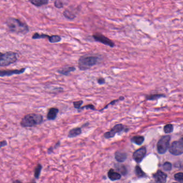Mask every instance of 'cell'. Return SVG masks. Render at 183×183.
Listing matches in <instances>:
<instances>
[{"instance_id":"obj_1","label":"cell","mask_w":183,"mask_h":183,"mask_svg":"<svg viewBox=\"0 0 183 183\" xmlns=\"http://www.w3.org/2000/svg\"><path fill=\"white\" fill-rule=\"evenodd\" d=\"M5 25L9 32L17 35H26L29 31V28L26 24L15 18H8L5 22Z\"/></svg>"},{"instance_id":"obj_2","label":"cell","mask_w":183,"mask_h":183,"mask_svg":"<svg viewBox=\"0 0 183 183\" xmlns=\"http://www.w3.org/2000/svg\"><path fill=\"white\" fill-rule=\"evenodd\" d=\"M43 121V116L40 114H27L22 119L21 126L24 128L33 127L42 124Z\"/></svg>"},{"instance_id":"obj_3","label":"cell","mask_w":183,"mask_h":183,"mask_svg":"<svg viewBox=\"0 0 183 183\" xmlns=\"http://www.w3.org/2000/svg\"><path fill=\"white\" fill-rule=\"evenodd\" d=\"M100 58L97 56H81L78 61V67L80 70H87L98 64Z\"/></svg>"},{"instance_id":"obj_4","label":"cell","mask_w":183,"mask_h":183,"mask_svg":"<svg viewBox=\"0 0 183 183\" xmlns=\"http://www.w3.org/2000/svg\"><path fill=\"white\" fill-rule=\"evenodd\" d=\"M17 54L14 52L1 53L0 56V66L5 67L13 64L17 61Z\"/></svg>"},{"instance_id":"obj_5","label":"cell","mask_w":183,"mask_h":183,"mask_svg":"<svg viewBox=\"0 0 183 183\" xmlns=\"http://www.w3.org/2000/svg\"><path fill=\"white\" fill-rule=\"evenodd\" d=\"M171 137L169 135H165L162 137L157 144V149L158 153L161 154H164L169 149L170 141Z\"/></svg>"},{"instance_id":"obj_6","label":"cell","mask_w":183,"mask_h":183,"mask_svg":"<svg viewBox=\"0 0 183 183\" xmlns=\"http://www.w3.org/2000/svg\"><path fill=\"white\" fill-rule=\"evenodd\" d=\"M93 37L96 42H99L105 45L110 47L115 46V44L111 40L100 33H96L93 35Z\"/></svg>"},{"instance_id":"obj_7","label":"cell","mask_w":183,"mask_h":183,"mask_svg":"<svg viewBox=\"0 0 183 183\" xmlns=\"http://www.w3.org/2000/svg\"><path fill=\"white\" fill-rule=\"evenodd\" d=\"M169 152L175 156L181 155L183 153V144L180 141H174L170 147Z\"/></svg>"},{"instance_id":"obj_8","label":"cell","mask_w":183,"mask_h":183,"mask_svg":"<svg viewBox=\"0 0 183 183\" xmlns=\"http://www.w3.org/2000/svg\"><path fill=\"white\" fill-rule=\"evenodd\" d=\"M124 129H125V126L123 125V124H117L114 126V127L112 128L110 130L105 133L103 136L105 139H111L114 137L117 133L122 132Z\"/></svg>"},{"instance_id":"obj_9","label":"cell","mask_w":183,"mask_h":183,"mask_svg":"<svg viewBox=\"0 0 183 183\" xmlns=\"http://www.w3.org/2000/svg\"><path fill=\"white\" fill-rule=\"evenodd\" d=\"M26 68H23L20 69L1 70L0 71V76L1 77L5 76H10L13 75H19L24 73L25 71Z\"/></svg>"},{"instance_id":"obj_10","label":"cell","mask_w":183,"mask_h":183,"mask_svg":"<svg viewBox=\"0 0 183 183\" xmlns=\"http://www.w3.org/2000/svg\"><path fill=\"white\" fill-rule=\"evenodd\" d=\"M146 154V148L145 147H142L137 149L133 154V158L137 163H140L144 159Z\"/></svg>"},{"instance_id":"obj_11","label":"cell","mask_w":183,"mask_h":183,"mask_svg":"<svg viewBox=\"0 0 183 183\" xmlns=\"http://www.w3.org/2000/svg\"><path fill=\"white\" fill-rule=\"evenodd\" d=\"M154 178L156 182L159 183H164L167 181V174L164 172L158 170L156 174L154 175Z\"/></svg>"},{"instance_id":"obj_12","label":"cell","mask_w":183,"mask_h":183,"mask_svg":"<svg viewBox=\"0 0 183 183\" xmlns=\"http://www.w3.org/2000/svg\"><path fill=\"white\" fill-rule=\"evenodd\" d=\"M59 110L56 107H51L49 109L47 114V119L49 120H54L57 117Z\"/></svg>"},{"instance_id":"obj_13","label":"cell","mask_w":183,"mask_h":183,"mask_svg":"<svg viewBox=\"0 0 183 183\" xmlns=\"http://www.w3.org/2000/svg\"><path fill=\"white\" fill-rule=\"evenodd\" d=\"M107 176L111 181H116L120 179L121 178V174H120L118 172H117L113 169H111L109 170L107 173Z\"/></svg>"},{"instance_id":"obj_14","label":"cell","mask_w":183,"mask_h":183,"mask_svg":"<svg viewBox=\"0 0 183 183\" xmlns=\"http://www.w3.org/2000/svg\"><path fill=\"white\" fill-rule=\"evenodd\" d=\"M76 70V68L74 66H65L64 67L61 68L60 69H58L57 72L60 74L68 76L69 75L71 72H74Z\"/></svg>"},{"instance_id":"obj_15","label":"cell","mask_w":183,"mask_h":183,"mask_svg":"<svg viewBox=\"0 0 183 183\" xmlns=\"http://www.w3.org/2000/svg\"><path fill=\"white\" fill-rule=\"evenodd\" d=\"M115 159L118 162H124L127 159V154L121 151H117L114 154Z\"/></svg>"},{"instance_id":"obj_16","label":"cell","mask_w":183,"mask_h":183,"mask_svg":"<svg viewBox=\"0 0 183 183\" xmlns=\"http://www.w3.org/2000/svg\"><path fill=\"white\" fill-rule=\"evenodd\" d=\"M82 128L79 127H76L72 128L69 131V133L68 134V137L69 138H73L77 136H79L80 135L82 134Z\"/></svg>"},{"instance_id":"obj_17","label":"cell","mask_w":183,"mask_h":183,"mask_svg":"<svg viewBox=\"0 0 183 183\" xmlns=\"http://www.w3.org/2000/svg\"><path fill=\"white\" fill-rule=\"evenodd\" d=\"M63 16L67 19L69 20H73L76 18V15L73 12H71L69 9H66L63 12Z\"/></svg>"},{"instance_id":"obj_18","label":"cell","mask_w":183,"mask_h":183,"mask_svg":"<svg viewBox=\"0 0 183 183\" xmlns=\"http://www.w3.org/2000/svg\"><path fill=\"white\" fill-rule=\"evenodd\" d=\"M31 4L37 7H41L49 3V0H29Z\"/></svg>"},{"instance_id":"obj_19","label":"cell","mask_w":183,"mask_h":183,"mask_svg":"<svg viewBox=\"0 0 183 183\" xmlns=\"http://www.w3.org/2000/svg\"><path fill=\"white\" fill-rule=\"evenodd\" d=\"M32 39H45V38H49V42H51V40L52 39V36H49V35L45 34H40L38 33H35L32 36Z\"/></svg>"},{"instance_id":"obj_20","label":"cell","mask_w":183,"mask_h":183,"mask_svg":"<svg viewBox=\"0 0 183 183\" xmlns=\"http://www.w3.org/2000/svg\"><path fill=\"white\" fill-rule=\"evenodd\" d=\"M42 169V166L41 164H39V163L38 164L37 166L35 167V170H34V177L36 179H39Z\"/></svg>"},{"instance_id":"obj_21","label":"cell","mask_w":183,"mask_h":183,"mask_svg":"<svg viewBox=\"0 0 183 183\" xmlns=\"http://www.w3.org/2000/svg\"><path fill=\"white\" fill-rule=\"evenodd\" d=\"M115 168L116 169L120 174L123 175H125L127 173V170L126 168L125 167V165L122 164H115Z\"/></svg>"},{"instance_id":"obj_22","label":"cell","mask_w":183,"mask_h":183,"mask_svg":"<svg viewBox=\"0 0 183 183\" xmlns=\"http://www.w3.org/2000/svg\"><path fill=\"white\" fill-rule=\"evenodd\" d=\"M131 141L137 145H140L144 142V137L141 136H135L131 139Z\"/></svg>"},{"instance_id":"obj_23","label":"cell","mask_w":183,"mask_h":183,"mask_svg":"<svg viewBox=\"0 0 183 183\" xmlns=\"http://www.w3.org/2000/svg\"><path fill=\"white\" fill-rule=\"evenodd\" d=\"M162 97H165L164 95H161V94H154V95L147 96L146 97V99L149 100H158Z\"/></svg>"},{"instance_id":"obj_24","label":"cell","mask_w":183,"mask_h":183,"mask_svg":"<svg viewBox=\"0 0 183 183\" xmlns=\"http://www.w3.org/2000/svg\"><path fill=\"white\" fill-rule=\"evenodd\" d=\"M135 172H136L137 176L139 177H143L145 176V173L142 171L141 168L138 165H137V167H135Z\"/></svg>"},{"instance_id":"obj_25","label":"cell","mask_w":183,"mask_h":183,"mask_svg":"<svg viewBox=\"0 0 183 183\" xmlns=\"http://www.w3.org/2000/svg\"><path fill=\"white\" fill-rule=\"evenodd\" d=\"M124 99V98L123 97H120L119 98L118 100H112L111 102H110V103H109L105 107H104V108H103V109H101V110H98V111L101 112L103 111L105 109H107V108L108 107H109V105H113L114 104H116L117 102H119V100H123Z\"/></svg>"},{"instance_id":"obj_26","label":"cell","mask_w":183,"mask_h":183,"mask_svg":"<svg viewBox=\"0 0 183 183\" xmlns=\"http://www.w3.org/2000/svg\"><path fill=\"white\" fill-rule=\"evenodd\" d=\"M84 109H86V110L90 109V110H93V111H98V110L95 108V106L93 104H88L86 105H85V106H83V107H81L80 109H79L78 111L80 112V111H81V110H83Z\"/></svg>"},{"instance_id":"obj_27","label":"cell","mask_w":183,"mask_h":183,"mask_svg":"<svg viewBox=\"0 0 183 183\" xmlns=\"http://www.w3.org/2000/svg\"><path fill=\"white\" fill-rule=\"evenodd\" d=\"M175 180L179 182V183H183V172H179L175 175Z\"/></svg>"},{"instance_id":"obj_28","label":"cell","mask_w":183,"mask_h":183,"mask_svg":"<svg viewBox=\"0 0 183 183\" xmlns=\"http://www.w3.org/2000/svg\"><path fill=\"white\" fill-rule=\"evenodd\" d=\"M174 130L173 126L171 124H168L165 125L164 127V131L165 133H171Z\"/></svg>"},{"instance_id":"obj_29","label":"cell","mask_w":183,"mask_h":183,"mask_svg":"<svg viewBox=\"0 0 183 183\" xmlns=\"http://www.w3.org/2000/svg\"><path fill=\"white\" fill-rule=\"evenodd\" d=\"M75 109H77L79 110V109L81 107L82 105L83 104V100H79V101H75L73 103Z\"/></svg>"},{"instance_id":"obj_30","label":"cell","mask_w":183,"mask_h":183,"mask_svg":"<svg viewBox=\"0 0 183 183\" xmlns=\"http://www.w3.org/2000/svg\"><path fill=\"white\" fill-rule=\"evenodd\" d=\"M163 169L165 171H170L172 169L171 163L168 162L164 163V164L163 165Z\"/></svg>"},{"instance_id":"obj_31","label":"cell","mask_w":183,"mask_h":183,"mask_svg":"<svg viewBox=\"0 0 183 183\" xmlns=\"http://www.w3.org/2000/svg\"><path fill=\"white\" fill-rule=\"evenodd\" d=\"M54 5L57 8H62L63 7L64 3L63 0H56L54 2Z\"/></svg>"},{"instance_id":"obj_32","label":"cell","mask_w":183,"mask_h":183,"mask_svg":"<svg viewBox=\"0 0 183 183\" xmlns=\"http://www.w3.org/2000/svg\"><path fill=\"white\" fill-rule=\"evenodd\" d=\"M97 83L100 85L104 84L105 83V80L103 77H100L99 79H97Z\"/></svg>"},{"instance_id":"obj_33","label":"cell","mask_w":183,"mask_h":183,"mask_svg":"<svg viewBox=\"0 0 183 183\" xmlns=\"http://www.w3.org/2000/svg\"><path fill=\"white\" fill-rule=\"evenodd\" d=\"M54 150V149L53 147H52V146L50 147L47 149V153H48V154H51L52 153H53Z\"/></svg>"},{"instance_id":"obj_34","label":"cell","mask_w":183,"mask_h":183,"mask_svg":"<svg viewBox=\"0 0 183 183\" xmlns=\"http://www.w3.org/2000/svg\"><path fill=\"white\" fill-rule=\"evenodd\" d=\"M7 144H8V143H7V142L5 140L1 141V148H2V147H5V146H7Z\"/></svg>"},{"instance_id":"obj_35","label":"cell","mask_w":183,"mask_h":183,"mask_svg":"<svg viewBox=\"0 0 183 183\" xmlns=\"http://www.w3.org/2000/svg\"><path fill=\"white\" fill-rule=\"evenodd\" d=\"M61 142L60 141H59L57 142L56 143V144L54 145V149H56L58 148V147H59L60 146Z\"/></svg>"},{"instance_id":"obj_36","label":"cell","mask_w":183,"mask_h":183,"mask_svg":"<svg viewBox=\"0 0 183 183\" xmlns=\"http://www.w3.org/2000/svg\"><path fill=\"white\" fill-rule=\"evenodd\" d=\"M13 182H14V183H22V181L16 180V181H14Z\"/></svg>"},{"instance_id":"obj_37","label":"cell","mask_w":183,"mask_h":183,"mask_svg":"<svg viewBox=\"0 0 183 183\" xmlns=\"http://www.w3.org/2000/svg\"><path fill=\"white\" fill-rule=\"evenodd\" d=\"M52 1H53V0H52Z\"/></svg>"},{"instance_id":"obj_38","label":"cell","mask_w":183,"mask_h":183,"mask_svg":"<svg viewBox=\"0 0 183 183\" xmlns=\"http://www.w3.org/2000/svg\"></svg>"}]
</instances>
